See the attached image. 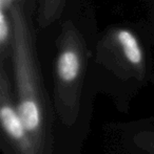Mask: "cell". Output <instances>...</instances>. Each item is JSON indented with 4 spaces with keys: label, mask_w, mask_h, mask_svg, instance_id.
I'll list each match as a JSON object with an SVG mask.
<instances>
[{
    "label": "cell",
    "mask_w": 154,
    "mask_h": 154,
    "mask_svg": "<svg viewBox=\"0 0 154 154\" xmlns=\"http://www.w3.org/2000/svg\"><path fill=\"white\" fill-rule=\"evenodd\" d=\"M27 1L19 0L12 8L14 43L11 64L17 108L40 154H79L81 150L58 122L45 88Z\"/></svg>",
    "instance_id": "6da1fadb"
},
{
    "label": "cell",
    "mask_w": 154,
    "mask_h": 154,
    "mask_svg": "<svg viewBox=\"0 0 154 154\" xmlns=\"http://www.w3.org/2000/svg\"><path fill=\"white\" fill-rule=\"evenodd\" d=\"M8 64L0 63V147L3 154H40L18 111Z\"/></svg>",
    "instance_id": "277c9868"
},
{
    "label": "cell",
    "mask_w": 154,
    "mask_h": 154,
    "mask_svg": "<svg viewBox=\"0 0 154 154\" xmlns=\"http://www.w3.org/2000/svg\"><path fill=\"white\" fill-rule=\"evenodd\" d=\"M98 47L99 64L120 82L119 102L116 106L121 113L129 111L130 103L147 79V61L144 48L137 37L127 29H114Z\"/></svg>",
    "instance_id": "3957f363"
},
{
    "label": "cell",
    "mask_w": 154,
    "mask_h": 154,
    "mask_svg": "<svg viewBox=\"0 0 154 154\" xmlns=\"http://www.w3.org/2000/svg\"><path fill=\"white\" fill-rule=\"evenodd\" d=\"M89 49L79 29L66 21L56 40L52 102L60 126L80 150L89 133L93 104H84Z\"/></svg>",
    "instance_id": "7a4b0ae2"
},
{
    "label": "cell",
    "mask_w": 154,
    "mask_h": 154,
    "mask_svg": "<svg viewBox=\"0 0 154 154\" xmlns=\"http://www.w3.org/2000/svg\"><path fill=\"white\" fill-rule=\"evenodd\" d=\"M37 1V24L44 29L60 18L67 0H36Z\"/></svg>",
    "instance_id": "8992f818"
},
{
    "label": "cell",
    "mask_w": 154,
    "mask_h": 154,
    "mask_svg": "<svg viewBox=\"0 0 154 154\" xmlns=\"http://www.w3.org/2000/svg\"><path fill=\"white\" fill-rule=\"evenodd\" d=\"M103 148L105 154H154V118L105 124Z\"/></svg>",
    "instance_id": "5b68a950"
}]
</instances>
